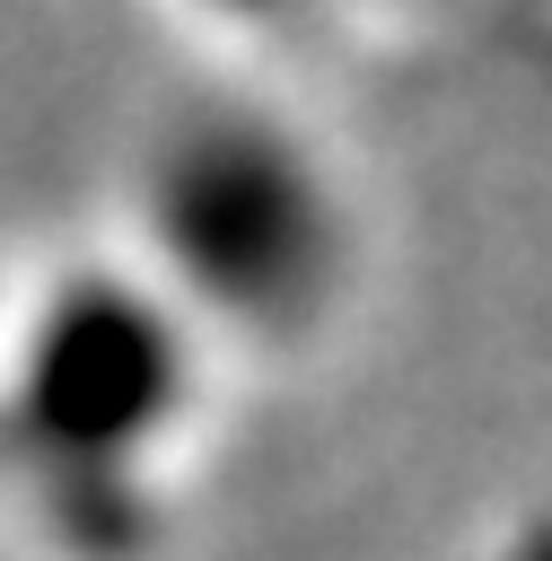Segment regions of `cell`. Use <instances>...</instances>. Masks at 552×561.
Here are the masks:
<instances>
[{"label": "cell", "mask_w": 552, "mask_h": 561, "mask_svg": "<svg viewBox=\"0 0 552 561\" xmlns=\"http://www.w3.org/2000/svg\"><path fill=\"white\" fill-rule=\"evenodd\" d=\"M210 342L131 272L79 263L0 324V473L44 552L140 561L193 473Z\"/></svg>", "instance_id": "obj_1"}, {"label": "cell", "mask_w": 552, "mask_h": 561, "mask_svg": "<svg viewBox=\"0 0 552 561\" xmlns=\"http://www.w3.org/2000/svg\"><path fill=\"white\" fill-rule=\"evenodd\" d=\"M131 272L210 351H298L350 289V202L315 140L254 105H210L175 123L140 175Z\"/></svg>", "instance_id": "obj_2"}, {"label": "cell", "mask_w": 552, "mask_h": 561, "mask_svg": "<svg viewBox=\"0 0 552 561\" xmlns=\"http://www.w3.org/2000/svg\"><path fill=\"white\" fill-rule=\"evenodd\" d=\"M0 324H9V289H0Z\"/></svg>", "instance_id": "obj_3"}]
</instances>
